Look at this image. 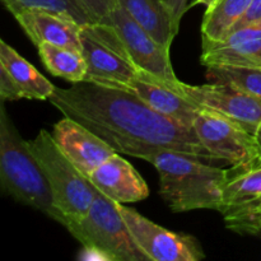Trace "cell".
Segmentation results:
<instances>
[{"label":"cell","mask_w":261,"mask_h":261,"mask_svg":"<svg viewBox=\"0 0 261 261\" xmlns=\"http://www.w3.org/2000/svg\"><path fill=\"white\" fill-rule=\"evenodd\" d=\"M88 180L99 193L117 204L138 203L149 195L144 178L119 153L98 166Z\"/></svg>","instance_id":"cell-15"},{"label":"cell","mask_w":261,"mask_h":261,"mask_svg":"<svg viewBox=\"0 0 261 261\" xmlns=\"http://www.w3.org/2000/svg\"><path fill=\"white\" fill-rule=\"evenodd\" d=\"M111 22L139 70L168 83L178 82L171 64L170 50L157 42L121 5L112 12Z\"/></svg>","instance_id":"cell-11"},{"label":"cell","mask_w":261,"mask_h":261,"mask_svg":"<svg viewBox=\"0 0 261 261\" xmlns=\"http://www.w3.org/2000/svg\"><path fill=\"white\" fill-rule=\"evenodd\" d=\"M53 137L65 157L87 178L116 153L98 135L70 117L64 116L54 125Z\"/></svg>","instance_id":"cell-12"},{"label":"cell","mask_w":261,"mask_h":261,"mask_svg":"<svg viewBox=\"0 0 261 261\" xmlns=\"http://www.w3.org/2000/svg\"><path fill=\"white\" fill-rule=\"evenodd\" d=\"M145 161L158 171L160 194L173 213L221 211L227 170L176 150H161Z\"/></svg>","instance_id":"cell-2"},{"label":"cell","mask_w":261,"mask_h":261,"mask_svg":"<svg viewBox=\"0 0 261 261\" xmlns=\"http://www.w3.org/2000/svg\"><path fill=\"white\" fill-rule=\"evenodd\" d=\"M149 107L177 122L186 129L194 130V122L201 107L171 87L168 82L139 70L127 87Z\"/></svg>","instance_id":"cell-13"},{"label":"cell","mask_w":261,"mask_h":261,"mask_svg":"<svg viewBox=\"0 0 261 261\" xmlns=\"http://www.w3.org/2000/svg\"><path fill=\"white\" fill-rule=\"evenodd\" d=\"M88 252L112 261H150L138 246L119 211V204L97 190L88 212L66 227Z\"/></svg>","instance_id":"cell-4"},{"label":"cell","mask_w":261,"mask_h":261,"mask_svg":"<svg viewBox=\"0 0 261 261\" xmlns=\"http://www.w3.org/2000/svg\"><path fill=\"white\" fill-rule=\"evenodd\" d=\"M213 2H214V0H198V3H200V4H204L205 7H209V5H211Z\"/></svg>","instance_id":"cell-28"},{"label":"cell","mask_w":261,"mask_h":261,"mask_svg":"<svg viewBox=\"0 0 261 261\" xmlns=\"http://www.w3.org/2000/svg\"><path fill=\"white\" fill-rule=\"evenodd\" d=\"M0 65L14 79L24 99L45 101L50 98L55 89L47 78L3 40L0 41Z\"/></svg>","instance_id":"cell-18"},{"label":"cell","mask_w":261,"mask_h":261,"mask_svg":"<svg viewBox=\"0 0 261 261\" xmlns=\"http://www.w3.org/2000/svg\"><path fill=\"white\" fill-rule=\"evenodd\" d=\"M219 213L231 231L261 234V167L245 172L227 170Z\"/></svg>","instance_id":"cell-10"},{"label":"cell","mask_w":261,"mask_h":261,"mask_svg":"<svg viewBox=\"0 0 261 261\" xmlns=\"http://www.w3.org/2000/svg\"><path fill=\"white\" fill-rule=\"evenodd\" d=\"M260 20H261V0H251L246 13H245V14L242 15L241 19H240L239 22L232 27L231 32L229 33H232L236 30H240V28L246 27V25L254 24V23L260 22Z\"/></svg>","instance_id":"cell-25"},{"label":"cell","mask_w":261,"mask_h":261,"mask_svg":"<svg viewBox=\"0 0 261 261\" xmlns=\"http://www.w3.org/2000/svg\"><path fill=\"white\" fill-rule=\"evenodd\" d=\"M82 54L87 63L83 82L127 89L139 69L112 25L89 23L81 30Z\"/></svg>","instance_id":"cell-6"},{"label":"cell","mask_w":261,"mask_h":261,"mask_svg":"<svg viewBox=\"0 0 261 261\" xmlns=\"http://www.w3.org/2000/svg\"><path fill=\"white\" fill-rule=\"evenodd\" d=\"M0 98L2 101H18L24 98L18 84L10 76L7 69L3 68L2 65H0Z\"/></svg>","instance_id":"cell-24"},{"label":"cell","mask_w":261,"mask_h":261,"mask_svg":"<svg viewBox=\"0 0 261 261\" xmlns=\"http://www.w3.org/2000/svg\"><path fill=\"white\" fill-rule=\"evenodd\" d=\"M251 0H214L204 13L201 35L204 41H222L246 13Z\"/></svg>","instance_id":"cell-19"},{"label":"cell","mask_w":261,"mask_h":261,"mask_svg":"<svg viewBox=\"0 0 261 261\" xmlns=\"http://www.w3.org/2000/svg\"><path fill=\"white\" fill-rule=\"evenodd\" d=\"M2 2L5 9L13 15L27 9H46L71 18L81 25L92 23L76 0H2Z\"/></svg>","instance_id":"cell-22"},{"label":"cell","mask_w":261,"mask_h":261,"mask_svg":"<svg viewBox=\"0 0 261 261\" xmlns=\"http://www.w3.org/2000/svg\"><path fill=\"white\" fill-rule=\"evenodd\" d=\"M119 211L138 246L150 261H200L205 257L200 242L191 234L163 228L122 204H119Z\"/></svg>","instance_id":"cell-9"},{"label":"cell","mask_w":261,"mask_h":261,"mask_svg":"<svg viewBox=\"0 0 261 261\" xmlns=\"http://www.w3.org/2000/svg\"><path fill=\"white\" fill-rule=\"evenodd\" d=\"M205 68V78L209 83L231 84L261 99V68L233 65H209Z\"/></svg>","instance_id":"cell-21"},{"label":"cell","mask_w":261,"mask_h":261,"mask_svg":"<svg viewBox=\"0 0 261 261\" xmlns=\"http://www.w3.org/2000/svg\"><path fill=\"white\" fill-rule=\"evenodd\" d=\"M167 5L170 8L171 15H172L175 30L178 33L181 19L188 10V0H167Z\"/></svg>","instance_id":"cell-26"},{"label":"cell","mask_w":261,"mask_h":261,"mask_svg":"<svg viewBox=\"0 0 261 261\" xmlns=\"http://www.w3.org/2000/svg\"><path fill=\"white\" fill-rule=\"evenodd\" d=\"M119 3L157 42L170 50L177 32L167 0H119Z\"/></svg>","instance_id":"cell-17"},{"label":"cell","mask_w":261,"mask_h":261,"mask_svg":"<svg viewBox=\"0 0 261 261\" xmlns=\"http://www.w3.org/2000/svg\"><path fill=\"white\" fill-rule=\"evenodd\" d=\"M194 132L212 154L232 166V171L245 172L261 167L254 135L222 115L201 109L194 122Z\"/></svg>","instance_id":"cell-7"},{"label":"cell","mask_w":261,"mask_h":261,"mask_svg":"<svg viewBox=\"0 0 261 261\" xmlns=\"http://www.w3.org/2000/svg\"><path fill=\"white\" fill-rule=\"evenodd\" d=\"M37 48L43 65L53 75L71 83L84 81L87 63L82 51L48 42H42Z\"/></svg>","instance_id":"cell-20"},{"label":"cell","mask_w":261,"mask_h":261,"mask_svg":"<svg viewBox=\"0 0 261 261\" xmlns=\"http://www.w3.org/2000/svg\"><path fill=\"white\" fill-rule=\"evenodd\" d=\"M36 47L42 42L82 51V25L71 18L46 9H27L14 15Z\"/></svg>","instance_id":"cell-16"},{"label":"cell","mask_w":261,"mask_h":261,"mask_svg":"<svg viewBox=\"0 0 261 261\" xmlns=\"http://www.w3.org/2000/svg\"><path fill=\"white\" fill-rule=\"evenodd\" d=\"M255 139H256V143H257V147H259V150H260V154H261V124L259 125V127H257L256 133H255Z\"/></svg>","instance_id":"cell-27"},{"label":"cell","mask_w":261,"mask_h":261,"mask_svg":"<svg viewBox=\"0 0 261 261\" xmlns=\"http://www.w3.org/2000/svg\"><path fill=\"white\" fill-rule=\"evenodd\" d=\"M92 23L112 25L111 14L120 5L119 0H76Z\"/></svg>","instance_id":"cell-23"},{"label":"cell","mask_w":261,"mask_h":261,"mask_svg":"<svg viewBox=\"0 0 261 261\" xmlns=\"http://www.w3.org/2000/svg\"><path fill=\"white\" fill-rule=\"evenodd\" d=\"M48 101L120 154L145 161L161 150H176L212 165H227L201 144L194 130L163 116L127 89L79 82L70 88L55 87Z\"/></svg>","instance_id":"cell-1"},{"label":"cell","mask_w":261,"mask_h":261,"mask_svg":"<svg viewBox=\"0 0 261 261\" xmlns=\"http://www.w3.org/2000/svg\"><path fill=\"white\" fill-rule=\"evenodd\" d=\"M0 184L18 203L40 211L61 226L68 219L56 206L45 172L22 138L2 101L0 106Z\"/></svg>","instance_id":"cell-3"},{"label":"cell","mask_w":261,"mask_h":261,"mask_svg":"<svg viewBox=\"0 0 261 261\" xmlns=\"http://www.w3.org/2000/svg\"><path fill=\"white\" fill-rule=\"evenodd\" d=\"M200 63L209 65H233L261 68V20L233 31L217 42L203 40Z\"/></svg>","instance_id":"cell-14"},{"label":"cell","mask_w":261,"mask_h":261,"mask_svg":"<svg viewBox=\"0 0 261 261\" xmlns=\"http://www.w3.org/2000/svg\"><path fill=\"white\" fill-rule=\"evenodd\" d=\"M171 87L201 109L217 112L255 135L261 124V99L231 84L208 83L203 86L176 82Z\"/></svg>","instance_id":"cell-8"},{"label":"cell","mask_w":261,"mask_h":261,"mask_svg":"<svg viewBox=\"0 0 261 261\" xmlns=\"http://www.w3.org/2000/svg\"><path fill=\"white\" fill-rule=\"evenodd\" d=\"M28 144L45 172L56 206L66 217L68 224L86 216L97 193L93 184L65 157L47 130L41 129L35 139L28 140Z\"/></svg>","instance_id":"cell-5"}]
</instances>
